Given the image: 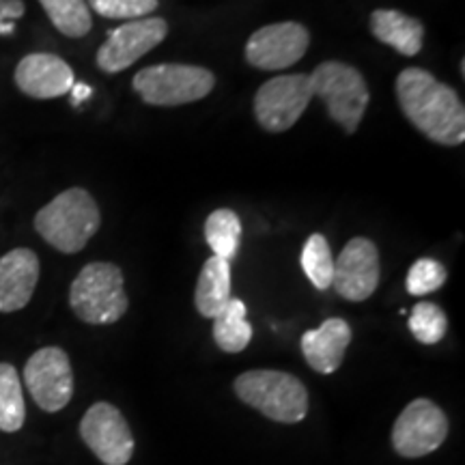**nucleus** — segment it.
Returning a JSON list of instances; mask_svg holds the SVG:
<instances>
[{"label": "nucleus", "instance_id": "nucleus-27", "mask_svg": "<svg viewBox=\"0 0 465 465\" xmlns=\"http://www.w3.org/2000/svg\"><path fill=\"white\" fill-rule=\"evenodd\" d=\"M25 0H0V35L14 33V22L25 15Z\"/></svg>", "mask_w": 465, "mask_h": 465}, {"label": "nucleus", "instance_id": "nucleus-21", "mask_svg": "<svg viewBox=\"0 0 465 465\" xmlns=\"http://www.w3.org/2000/svg\"><path fill=\"white\" fill-rule=\"evenodd\" d=\"M205 240L213 257L224 261L235 259L242 242V220L232 209H216L205 220Z\"/></svg>", "mask_w": 465, "mask_h": 465}, {"label": "nucleus", "instance_id": "nucleus-4", "mask_svg": "<svg viewBox=\"0 0 465 465\" xmlns=\"http://www.w3.org/2000/svg\"><path fill=\"white\" fill-rule=\"evenodd\" d=\"M243 403L282 424L302 422L308 414V392L300 377L284 371H246L232 383Z\"/></svg>", "mask_w": 465, "mask_h": 465}, {"label": "nucleus", "instance_id": "nucleus-7", "mask_svg": "<svg viewBox=\"0 0 465 465\" xmlns=\"http://www.w3.org/2000/svg\"><path fill=\"white\" fill-rule=\"evenodd\" d=\"M312 100V84L308 74L276 75L261 84L254 95V116L261 130L282 134L300 121Z\"/></svg>", "mask_w": 465, "mask_h": 465}, {"label": "nucleus", "instance_id": "nucleus-2", "mask_svg": "<svg viewBox=\"0 0 465 465\" xmlns=\"http://www.w3.org/2000/svg\"><path fill=\"white\" fill-rule=\"evenodd\" d=\"M102 213L84 188H69L54 196L35 216V231L58 252H80L100 231Z\"/></svg>", "mask_w": 465, "mask_h": 465}, {"label": "nucleus", "instance_id": "nucleus-8", "mask_svg": "<svg viewBox=\"0 0 465 465\" xmlns=\"http://www.w3.org/2000/svg\"><path fill=\"white\" fill-rule=\"evenodd\" d=\"M168 35V22L164 17L149 15L141 20L125 22L108 33V39L97 50L95 63L104 74H121L134 63L164 42Z\"/></svg>", "mask_w": 465, "mask_h": 465}, {"label": "nucleus", "instance_id": "nucleus-12", "mask_svg": "<svg viewBox=\"0 0 465 465\" xmlns=\"http://www.w3.org/2000/svg\"><path fill=\"white\" fill-rule=\"evenodd\" d=\"M80 438L104 465H125L134 455V435L125 416L100 401L80 420Z\"/></svg>", "mask_w": 465, "mask_h": 465}, {"label": "nucleus", "instance_id": "nucleus-6", "mask_svg": "<svg viewBox=\"0 0 465 465\" xmlns=\"http://www.w3.org/2000/svg\"><path fill=\"white\" fill-rule=\"evenodd\" d=\"M216 86V75L207 67L162 63L134 75L132 89L149 106L173 108L205 100Z\"/></svg>", "mask_w": 465, "mask_h": 465}, {"label": "nucleus", "instance_id": "nucleus-13", "mask_svg": "<svg viewBox=\"0 0 465 465\" xmlns=\"http://www.w3.org/2000/svg\"><path fill=\"white\" fill-rule=\"evenodd\" d=\"M380 250L369 237H353L334 263L332 287L342 300L364 302L380 287Z\"/></svg>", "mask_w": 465, "mask_h": 465}, {"label": "nucleus", "instance_id": "nucleus-16", "mask_svg": "<svg viewBox=\"0 0 465 465\" xmlns=\"http://www.w3.org/2000/svg\"><path fill=\"white\" fill-rule=\"evenodd\" d=\"M351 339L353 332L345 319L332 317L319 325L317 330H308L302 334V356L312 371L322 375H332L341 369Z\"/></svg>", "mask_w": 465, "mask_h": 465}, {"label": "nucleus", "instance_id": "nucleus-5", "mask_svg": "<svg viewBox=\"0 0 465 465\" xmlns=\"http://www.w3.org/2000/svg\"><path fill=\"white\" fill-rule=\"evenodd\" d=\"M311 75L312 97L325 104L330 119L345 134H356L369 108L371 93L364 75L342 61L319 63Z\"/></svg>", "mask_w": 465, "mask_h": 465}, {"label": "nucleus", "instance_id": "nucleus-25", "mask_svg": "<svg viewBox=\"0 0 465 465\" xmlns=\"http://www.w3.org/2000/svg\"><path fill=\"white\" fill-rule=\"evenodd\" d=\"M446 278H449V272H446V267L441 265L440 261L429 257L418 259L416 263L410 267V272H407V293L422 298V295H429L433 293V291L444 287Z\"/></svg>", "mask_w": 465, "mask_h": 465}, {"label": "nucleus", "instance_id": "nucleus-17", "mask_svg": "<svg viewBox=\"0 0 465 465\" xmlns=\"http://www.w3.org/2000/svg\"><path fill=\"white\" fill-rule=\"evenodd\" d=\"M371 35L403 56H416L424 44V25L399 9H375L369 17Z\"/></svg>", "mask_w": 465, "mask_h": 465}, {"label": "nucleus", "instance_id": "nucleus-1", "mask_svg": "<svg viewBox=\"0 0 465 465\" xmlns=\"http://www.w3.org/2000/svg\"><path fill=\"white\" fill-rule=\"evenodd\" d=\"M397 102L405 119L429 141L459 147L465 141V108L459 93L422 67L399 74Z\"/></svg>", "mask_w": 465, "mask_h": 465}, {"label": "nucleus", "instance_id": "nucleus-19", "mask_svg": "<svg viewBox=\"0 0 465 465\" xmlns=\"http://www.w3.org/2000/svg\"><path fill=\"white\" fill-rule=\"evenodd\" d=\"M213 341L226 353H240L252 341V325L246 319V304L240 298H231L229 304L213 319Z\"/></svg>", "mask_w": 465, "mask_h": 465}, {"label": "nucleus", "instance_id": "nucleus-28", "mask_svg": "<svg viewBox=\"0 0 465 465\" xmlns=\"http://www.w3.org/2000/svg\"><path fill=\"white\" fill-rule=\"evenodd\" d=\"M69 93H72V102L74 104H80V102H83V100H86V97H91V86H86V84H74L72 86V91H69Z\"/></svg>", "mask_w": 465, "mask_h": 465}, {"label": "nucleus", "instance_id": "nucleus-22", "mask_svg": "<svg viewBox=\"0 0 465 465\" xmlns=\"http://www.w3.org/2000/svg\"><path fill=\"white\" fill-rule=\"evenodd\" d=\"M52 26L69 39H83L91 33L93 17L86 0H39Z\"/></svg>", "mask_w": 465, "mask_h": 465}, {"label": "nucleus", "instance_id": "nucleus-15", "mask_svg": "<svg viewBox=\"0 0 465 465\" xmlns=\"http://www.w3.org/2000/svg\"><path fill=\"white\" fill-rule=\"evenodd\" d=\"M42 265L31 248H14L0 257V312L22 311L37 289Z\"/></svg>", "mask_w": 465, "mask_h": 465}, {"label": "nucleus", "instance_id": "nucleus-26", "mask_svg": "<svg viewBox=\"0 0 465 465\" xmlns=\"http://www.w3.org/2000/svg\"><path fill=\"white\" fill-rule=\"evenodd\" d=\"M89 9L106 20H141L158 11L160 0H89Z\"/></svg>", "mask_w": 465, "mask_h": 465}, {"label": "nucleus", "instance_id": "nucleus-18", "mask_svg": "<svg viewBox=\"0 0 465 465\" xmlns=\"http://www.w3.org/2000/svg\"><path fill=\"white\" fill-rule=\"evenodd\" d=\"M231 263L209 257L203 265L194 291V306L201 317L216 319L231 302Z\"/></svg>", "mask_w": 465, "mask_h": 465}, {"label": "nucleus", "instance_id": "nucleus-11", "mask_svg": "<svg viewBox=\"0 0 465 465\" xmlns=\"http://www.w3.org/2000/svg\"><path fill=\"white\" fill-rule=\"evenodd\" d=\"M311 45V33L300 22L261 26L246 42L248 65L263 72H281L300 63Z\"/></svg>", "mask_w": 465, "mask_h": 465}, {"label": "nucleus", "instance_id": "nucleus-20", "mask_svg": "<svg viewBox=\"0 0 465 465\" xmlns=\"http://www.w3.org/2000/svg\"><path fill=\"white\" fill-rule=\"evenodd\" d=\"M26 403L22 394V380L15 366L0 362V431L15 433L25 427Z\"/></svg>", "mask_w": 465, "mask_h": 465}, {"label": "nucleus", "instance_id": "nucleus-3", "mask_svg": "<svg viewBox=\"0 0 465 465\" xmlns=\"http://www.w3.org/2000/svg\"><path fill=\"white\" fill-rule=\"evenodd\" d=\"M69 306L80 322L89 325L119 322L130 308L121 267L108 261L84 265L69 287Z\"/></svg>", "mask_w": 465, "mask_h": 465}, {"label": "nucleus", "instance_id": "nucleus-9", "mask_svg": "<svg viewBox=\"0 0 465 465\" xmlns=\"http://www.w3.org/2000/svg\"><path fill=\"white\" fill-rule=\"evenodd\" d=\"M449 438V418L431 399H416L401 411L392 427L397 455L420 459L431 455Z\"/></svg>", "mask_w": 465, "mask_h": 465}, {"label": "nucleus", "instance_id": "nucleus-24", "mask_svg": "<svg viewBox=\"0 0 465 465\" xmlns=\"http://www.w3.org/2000/svg\"><path fill=\"white\" fill-rule=\"evenodd\" d=\"M410 332L414 334V339L422 345H435L446 336L449 330V317L433 302H420L414 306V311L410 312Z\"/></svg>", "mask_w": 465, "mask_h": 465}, {"label": "nucleus", "instance_id": "nucleus-14", "mask_svg": "<svg viewBox=\"0 0 465 465\" xmlns=\"http://www.w3.org/2000/svg\"><path fill=\"white\" fill-rule=\"evenodd\" d=\"M15 84L33 100H54L72 91L75 75L61 56L50 52H33L17 63Z\"/></svg>", "mask_w": 465, "mask_h": 465}, {"label": "nucleus", "instance_id": "nucleus-23", "mask_svg": "<svg viewBox=\"0 0 465 465\" xmlns=\"http://www.w3.org/2000/svg\"><path fill=\"white\" fill-rule=\"evenodd\" d=\"M302 270L308 281L312 282V287L319 291H325L332 287V276H334V257L332 248L322 232H312L308 237L304 248L300 254Z\"/></svg>", "mask_w": 465, "mask_h": 465}, {"label": "nucleus", "instance_id": "nucleus-10", "mask_svg": "<svg viewBox=\"0 0 465 465\" xmlns=\"http://www.w3.org/2000/svg\"><path fill=\"white\" fill-rule=\"evenodd\" d=\"M25 383L37 407L48 414L61 411L74 397V371L61 347L35 351L25 366Z\"/></svg>", "mask_w": 465, "mask_h": 465}]
</instances>
